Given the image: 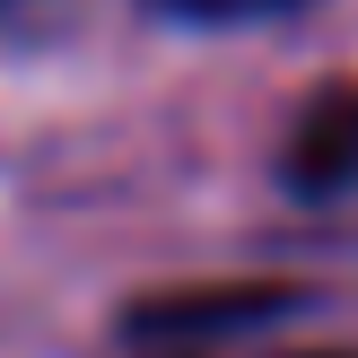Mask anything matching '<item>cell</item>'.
<instances>
[{
    "label": "cell",
    "mask_w": 358,
    "mask_h": 358,
    "mask_svg": "<svg viewBox=\"0 0 358 358\" xmlns=\"http://www.w3.org/2000/svg\"><path fill=\"white\" fill-rule=\"evenodd\" d=\"M306 358H358V350H306Z\"/></svg>",
    "instance_id": "277c9868"
},
{
    "label": "cell",
    "mask_w": 358,
    "mask_h": 358,
    "mask_svg": "<svg viewBox=\"0 0 358 358\" xmlns=\"http://www.w3.org/2000/svg\"><path fill=\"white\" fill-rule=\"evenodd\" d=\"M166 17H192V27H236V17H280V9H306V0H157Z\"/></svg>",
    "instance_id": "3957f363"
},
{
    "label": "cell",
    "mask_w": 358,
    "mask_h": 358,
    "mask_svg": "<svg viewBox=\"0 0 358 358\" xmlns=\"http://www.w3.org/2000/svg\"><path fill=\"white\" fill-rule=\"evenodd\" d=\"M297 306L289 289H184V297H157V306L131 315L140 341H201V332H227V324H262V315Z\"/></svg>",
    "instance_id": "7a4b0ae2"
},
{
    "label": "cell",
    "mask_w": 358,
    "mask_h": 358,
    "mask_svg": "<svg viewBox=\"0 0 358 358\" xmlns=\"http://www.w3.org/2000/svg\"><path fill=\"white\" fill-rule=\"evenodd\" d=\"M289 184L306 201H332V192L358 184V87H324V96L297 114L289 131Z\"/></svg>",
    "instance_id": "6da1fadb"
}]
</instances>
